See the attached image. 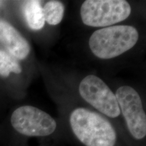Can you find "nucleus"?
I'll return each instance as SVG.
<instances>
[{
  "instance_id": "nucleus-1",
  "label": "nucleus",
  "mask_w": 146,
  "mask_h": 146,
  "mask_svg": "<svg viewBox=\"0 0 146 146\" xmlns=\"http://www.w3.org/2000/svg\"><path fill=\"white\" fill-rule=\"evenodd\" d=\"M69 124L72 132L85 146H116L118 135L109 120L99 113L84 108L71 112Z\"/></svg>"
},
{
  "instance_id": "nucleus-2",
  "label": "nucleus",
  "mask_w": 146,
  "mask_h": 146,
  "mask_svg": "<svg viewBox=\"0 0 146 146\" xmlns=\"http://www.w3.org/2000/svg\"><path fill=\"white\" fill-rule=\"evenodd\" d=\"M139 39L137 30L132 26L116 25L99 29L90 36L89 48L101 59H111L131 50Z\"/></svg>"
},
{
  "instance_id": "nucleus-3",
  "label": "nucleus",
  "mask_w": 146,
  "mask_h": 146,
  "mask_svg": "<svg viewBox=\"0 0 146 146\" xmlns=\"http://www.w3.org/2000/svg\"><path fill=\"white\" fill-rule=\"evenodd\" d=\"M131 12V5L125 0H87L81 8L83 23L94 27L120 23L127 19Z\"/></svg>"
},
{
  "instance_id": "nucleus-4",
  "label": "nucleus",
  "mask_w": 146,
  "mask_h": 146,
  "mask_svg": "<svg viewBox=\"0 0 146 146\" xmlns=\"http://www.w3.org/2000/svg\"><path fill=\"white\" fill-rule=\"evenodd\" d=\"M11 125L16 132L27 137H44L57 129V123L50 114L31 106L15 110L11 116Z\"/></svg>"
},
{
  "instance_id": "nucleus-5",
  "label": "nucleus",
  "mask_w": 146,
  "mask_h": 146,
  "mask_svg": "<svg viewBox=\"0 0 146 146\" xmlns=\"http://www.w3.org/2000/svg\"><path fill=\"white\" fill-rule=\"evenodd\" d=\"M115 96L129 134L134 139L143 140L146 136V116L139 95L131 87L122 86Z\"/></svg>"
},
{
  "instance_id": "nucleus-6",
  "label": "nucleus",
  "mask_w": 146,
  "mask_h": 146,
  "mask_svg": "<svg viewBox=\"0 0 146 146\" xmlns=\"http://www.w3.org/2000/svg\"><path fill=\"white\" fill-rule=\"evenodd\" d=\"M78 91L82 98L102 114L111 118L120 116L116 96L101 78L93 74L87 76L81 81Z\"/></svg>"
},
{
  "instance_id": "nucleus-7",
  "label": "nucleus",
  "mask_w": 146,
  "mask_h": 146,
  "mask_svg": "<svg viewBox=\"0 0 146 146\" xmlns=\"http://www.w3.org/2000/svg\"><path fill=\"white\" fill-rule=\"evenodd\" d=\"M0 42L16 59H25L30 53L28 41L8 22L0 20Z\"/></svg>"
},
{
  "instance_id": "nucleus-8",
  "label": "nucleus",
  "mask_w": 146,
  "mask_h": 146,
  "mask_svg": "<svg viewBox=\"0 0 146 146\" xmlns=\"http://www.w3.org/2000/svg\"><path fill=\"white\" fill-rule=\"evenodd\" d=\"M23 13L29 28L33 31H38L45 25L43 8L39 1L31 0L25 1L23 5Z\"/></svg>"
},
{
  "instance_id": "nucleus-9",
  "label": "nucleus",
  "mask_w": 146,
  "mask_h": 146,
  "mask_svg": "<svg viewBox=\"0 0 146 146\" xmlns=\"http://www.w3.org/2000/svg\"><path fill=\"white\" fill-rule=\"evenodd\" d=\"M64 6L59 1H50L43 8L45 21L50 25H57L62 20Z\"/></svg>"
},
{
  "instance_id": "nucleus-10",
  "label": "nucleus",
  "mask_w": 146,
  "mask_h": 146,
  "mask_svg": "<svg viewBox=\"0 0 146 146\" xmlns=\"http://www.w3.org/2000/svg\"><path fill=\"white\" fill-rule=\"evenodd\" d=\"M21 72V66L18 60L12 55L0 50V75L8 77L10 73L20 74Z\"/></svg>"
}]
</instances>
